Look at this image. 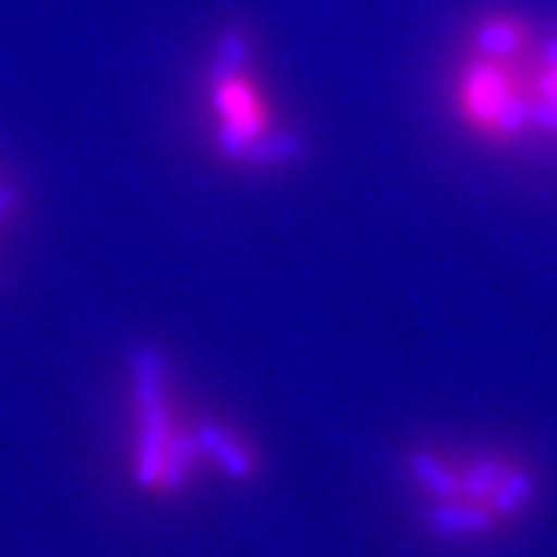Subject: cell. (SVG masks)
<instances>
[{
  "label": "cell",
  "mask_w": 557,
  "mask_h": 557,
  "mask_svg": "<svg viewBox=\"0 0 557 557\" xmlns=\"http://www.w3.org/2000/svg\"><path fill=\"white\" fill-rule=\"evenodd\" d=\"M396 487L420 534L447 550H481L521 534L547 497L534 454L497 436H420L396 457Z\"/></svg>",
  "instance_id": "cell-3"
},
{
  "label": "cell",
  "mask_w": 557,
  "mask_h": 557,
  "mask_svg": "<svg viewBox=\"0 0 557 557\" xmlns=\"http://www.w3.org/2000/svg\"><path fill=\"white\" fill-rule=\"evenodd\" d=\"M191 108L212 165L235 178H286L309 162V135L272 77L259 37L219 27L198 54Z\"/></svg>",
  "instance_id": "cell-4"
},
{
  "label": "cell",
  "mask_w": 557,
  "mask_h": 557,
  "mask_svg": "<svg viewBox=\"0 0 557 557\" xmlns=\"http://www.w3.org/2000/svg\"><path fill=\"white\" fill-rule=\"evenodd\" d=\"M436 98L467 148L557 169V11H473L447 48Z\"/></svg>",
  "instance_id": "cell-2"
},
{
  "label": "cell",
  "mask_w": 557,
  "mask_h": 557,
  "mask_svg": "<svg viewBox=\"0 0 557 557\" xmlns=\"http://www.w3.org/2000/svg\"><path fill=\"white\" fill-rule=\"evenodd\" d=\"M24 225H27V191L17 172L0 158V283L11 275Z\"/></svg>",
  "instance_id": "cell-5"
},
{
  "label": "cell",
  "mask_w": 557,
  "mask_h": 557,
  "mask_svg": "<svg viewBox=\"0 0 557 557\" xmlns=\"http://www.w3.org/2000/svg\"><path fill=\"white\" fill-rule=\"evenodd\" d=\"M117 467L132 497L175 507L256 487L269 457L243 420L191 389L162 346L141 343L125 352L117 376Z\"/></svg>",
  "instance_id": "cell-1"
}]
</instances>
